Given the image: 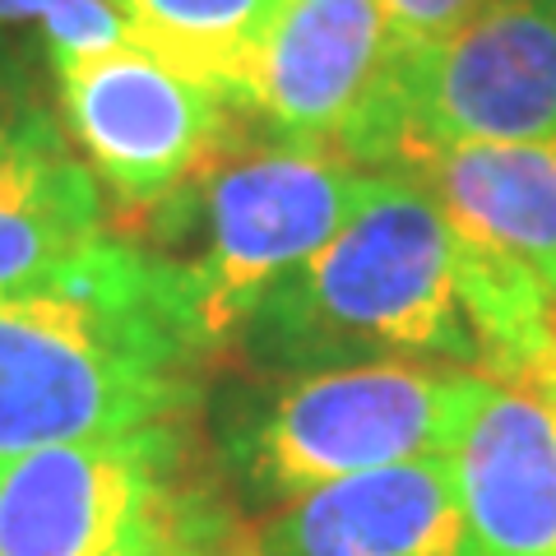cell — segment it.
Returning <instances> with one entry per match:
<instances>
[{"label": "cell", "mask_w": 556, "mask_h": 556, "mask_svg": "<svg viewBox=\"0 0 556 556\" xmlns=\"http://www.w3.org/2000/svg\"><path fill=\"white\" fill-rule=\"evenodd\" d=\"M204 357L177 260L102 232L0 292V459L181 422Z\"/></svg>", "instance_id": "cell-1"}, {"label": "cell", "mask_w": 556, "mask_h": 556, "mask_svg": "<svg viewBox=\"0 0 556 556\" xmlns=\"http://www.w3.org/2000/svg\"><path fill=\"white\" fill-rule=\"evenodd\" d=\"M237 339L283 371L394 357L482 371L459 302V232L404 172H380L353 218L251 311Z\"/></svg>", "instance_id": "cell-2"}, {"label": "cell", "mask_w": 556, "mask_h": 556, "mask_svg": "<svg viewBox=\"0 0 556 556\" xmlns=\"http://www.w3.org/2000/svg\"><path fill=\"white\" fill-rule=\"evenodd\" d=\"M232 543L186 417L0 459V556H232Z\"/></svg>", "instance_id": "cell-3"}, {"label": "cell", "mask_w": 556, "mask_h": 556, "mask_svg": "<svg viewBox=\"0 0 556 556\" xmlns=\"http://www.w3.org/2000/svg\"><path fill=\"white\" fill-rule=\"evenodd\" d=\"M478 376L399 357L292 371L237 427L232 464L251 496L283 506L353 473L450 455Z\"/></svg>", "instance_id": "cell-4"}, {"label": "cell", "mask_w": 556, "mask_h": 556, "mask_svg": "<svg viewBox=\"0 0 556 556\" xmlns=\"http://www.w3.org/2000/svg\"><path fill=\"white\" fill-rule=\"evenodd\" d=\"M376 181L380 172L334 149L269 139L228 144L186 186L195 190V260H177V269L208 353L237 339L251 311L353 218Z\"/></svg>", "instance_id": "cell-5"}, {"label": "cell", "mask_w": 556, "mask_h": 556, "mask_svg": "<svg viewBox=\"0 0 556 556\" xmlns=\"http://www.w3.org/2000/svg\"><path fill=\"white\" fill-rule=\"evenodd\" d=\"M56 116L116 204L159 208L228 149L232 102L135 42L51 61Z\"/></svg>", "instance_id": "cell-6"}, {"label": "cell", "mask_w": 556, "mask_h": 556, "mask_svg": "<svg viewBox=\"0 0 556 556\" xmlns=\"http://www.w3.org/2000/svg\"><path fill=\"white\" fill-rule=\"evenodd\" d=\"M399 51L380 0H283L247 108L265 116L274 139L334 149L386 172L399 139Z\"/></svg>", "instance_id": "cell-7"}, {"label": "cell", "mask_w": 556, "mask_h": 556, "mask_svg": "<svg viewBox=\"0 0 556 556\" xmlns=\"http://www.w3.org/2000/svg\"><path fill=\"white\" fill-rule=\"evenodd\" d=\"M394 126V159L413 144H556V20L538 0H496L445 38L404 47Z\"/></svg>", "instance_id": "cell-8"}, {"label": "cell", "mask_w": 556, "mask_h": 556, "mask_svg": "<svg viewBox=\"0 0 556 556\" xmlns=\"http://www.w3.org/2000/svg\"><path fill=\"white\" fill-rule=\"evenodd\" d=\"M455 468L459 556H556V413L529 386L478 376Z\"/></svg>", "instance_id": "cell-9"}, {"label": "cell", "mask_w": 556, "mask_h": 556, "mask_svg": "<svg viewBox=\"0 0 556 556\" xmlns=\"http://www.w3.org/2000/svg\"><path fill=\"white\" fill-rule=\"evenodd\" d=\"M464 525L450 455L386 464L274 506L255 556H459Z\"/></svg>", "instance_id": "cell-10"}, {"label": "cell", "mask_w": 556, "mask_h": 556, "mask_svg": "<svg viewBox=\"0 0 556 556\" xmlns=\"http://www.w3.org/2000/svg\"><path fill=\"white\" fill-rule=\"evenodd\" d=\"M108 204L61 116L0 84V292L38 283L98 241Z\"/></svg>", "instance_id": "cell-11"}, {"label": "cell", "mask_w": 556, "mask_h": 556, "mask_svg": "<svg viewBox=\"0 0 556 556\" xmlns=\"http://www.w3.org/2000/svg\"><path fill=\"white\" fill-rule=\"evenodd\" d=\"M404 172L455 232L525 265L556 298V144H413Z\"/></svg>", "instance_id": "cell-12"}, {"label": "cell", "mask_w": 556, "mask_h": 556, "mask_svg": "<svg viewBox=\"0 0 556 556\" xmlns=\"http://www.w3.org/2000/svg\"><path fill=\"white\" fill-rule=\"evenodd\" d=\"M116 10L139 51L247 108L283 0H116Z\"/></svg>", "instance_id": "cell-13"}, {"label": "cell", "mask_w": 556, "mask_h": 556, "mask_svg": "<svg viewBox=\"0 0 556 556\" xmlns=\"http://www.w3.org/2000/svg\"><path fill=\"white\" fill-rule=\"evenodd\" d=\"M38 28L51 61L126 47L130 33L116 0H0V28Z\"/></svg>", "instance_id": "cell-14"}, {"label": "cell", "mask_w": 556, "mask_h": 556, "mask_svg": "<svg viewBox=\"0 0 556 556\" xmlns=\"http://www.w3.org/2000/svg\"><path fill=\"white\" fill-rule=\"evenodd\" d=\"M496 0H380L399 47H427L445 33L464 28L473 14L492 10Z\"/></svg>", "instance_id": "cell-15"}, {"label": "cell", "mask_w": 556, "mask_h": 556, "mask_svg": "<svg viewBox=\"0 0 556 556\" xmlns=\"http://www.w3.org/2000/svg\"><path fill=\"white\" fill-rule=\"evenodd\" d=\"M515 386H529L538 399H547L552 413H556V329H552V343H547V353L533 362V367L515 380Z\"/></svg>", "instance_id": "cell-16"}, {"label": "cell", "mask_w": 556, "mask_h": 556, "mask_svg": "<svg viewBox=\"0 0 556 556\" xmlns=\"http://www.w3.org/2000/svg\"><path fill=\"white\" fill-rule=\"evenodd\" d=\"M538 5H543V10L552 14V20H556V0H538Z\"/></svg>", "instance_id": "cell-17"}]
</instances>
